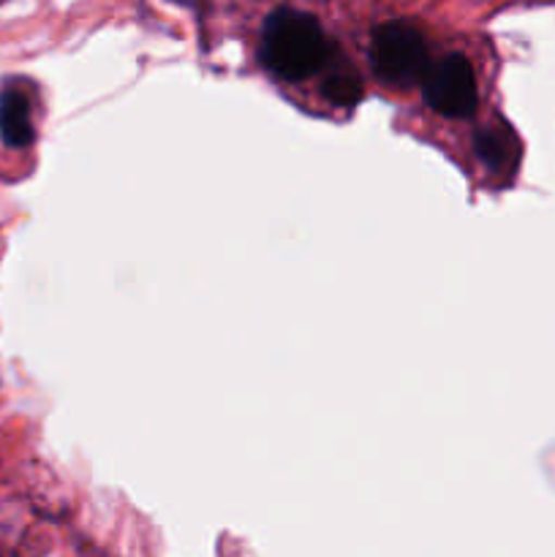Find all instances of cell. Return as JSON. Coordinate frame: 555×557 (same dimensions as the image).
I'll return each instance as SVG.
<instances>
[{
	"label": "cell",
	"mask_w": 555,
	"mask_h": 557,
	"mask_svg": "<svg viewBox=\"0 0 555 557\" xmlns=\"http://www.w3.org/2000/svg\"><path fill=\"white\" fill-rule=\"evenodd\" d=\"M256 58L270 76L297 85L326 74L343 54L319 16L294 5H278L261 22Z\"/></svg>",
	"instance_id": "6da1fadb"
},
{
	"label": "cell",
	"mask_w": 555,
	"mask_h": 557,
	"mask_svg": "<svg viewBox=\"0 0 555 557\" xmlns=\"http://www.w3.org/2000/svg\"><path fill=\"white\" fill-rule=\"evenodd\" d=\"M368 63L375 79L395 90L419 85L430 69V38L414 20H386L370 30Z\"/></svg>",
	"instance_id": "7a4b0ae2"
},
{
	"label": "cell",
	"mask_w": 555,
	"mask_h": 557,
	"mask_svg": "<svg viewBox=\"0 0 555 557\" xmlns=\"http://www.w3.org/2000/svg\"><path fill=\"white\" fill-rule=\"evenodd\" d=\"M422 101L449 120H471L479 109L477 71L462 52H446L430 63L422 82Z\"/></svg>",
	"instance_id": "3957f363"
},
{
	"label": "cell",
	"mask_w": 555,
	"mask_h": 557,
	"mask_svg": "<svg viewBox=\"0 0 555 557\" xmlns=\"http://www.w3.org/2000/svg\"><path fill=\"white\" fill-rule=\"evenodd\" d=\"M0 141L11 150H27L36 141L33 92L27 82L5 79L0 85Z\"/></svg>",
	"instance_id": "277c9868"
},
{
	"label": "cell",
	"mask_w": 555,
	"mask_h": 557,
	"mask_svg": "<svg viewBox=\"0 0 555 557\" xmlns=\"http://www.w3.org/2000/svg\"><path fill=\"white\" fill-rule=\"evenodd\" d=\"M473 152L493 177L509 180L520 163V141L509 125H484L473 134Z\"/></svg>",
	"instance_id": "5b68a950"
},
{
	"label": "cell",
	"mask_w": 555,
	"mask_h": 557,
	"mask_svg": "<svg viewBox=\"0 0 555 557\" xmlns=\"http://www.w3.org/2000/svg\"><path fill=\"white\" fill-rule=\"evenodd\" d=\"M321 96L332 103V107H357L365 96V82L359 71L354 69L348 60H337L324 76H321Z\"/></svg>",
	"instance_id": "8992f818"
},
{
	"label": "cell",
	"mask_w": 555,
	"mask_h": 557,
	"mask_svg": "<svg viewBox=\"0 0 555 557\" xmlns=\"http://www.w3.org/2000/svg\"><path fill=\"white\" fill-rule=\"evenodd\" d=\"M0 557H5V555H0Z\"/></svg>",
	"instance_id": "52a82bcc"
}]
</instances>
